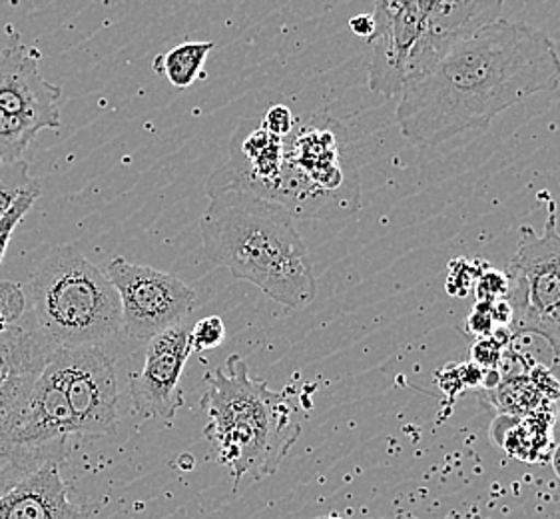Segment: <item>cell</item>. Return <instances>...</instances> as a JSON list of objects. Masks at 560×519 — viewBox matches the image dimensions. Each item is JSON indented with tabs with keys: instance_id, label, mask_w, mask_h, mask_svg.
<instances>
[{
	"instance_id": "6da1fadb",
	"label": "cell",
	"mask_w": 560,
	"mask_h": 519,
	"mask_svg": "<svg viewBox=\"0 0 560 519\" xmlns=\"http://www.w3.org/2000/svg\"><path fill=\"white\" fill-rule=\"evenodd\" d=\"M560 84L559 50L535 26L499 19L463 38L399 94L397 125L415 145L439 147Z\"/></svg>"
},
{
	"instance_id": "7a4b0ae2",
	"label": "cell",
	"mask_w": 560,
	"mask_h": 519,
	"mask_svg": "<svg viewBox=\"0 0 560 519\" xmlns=\"http://www.w3.org/2000/svg\"><path fill=\"white\" fill-rule=\"evenodd\" d=\"M208 198L200 232L213 266L254 284L278 304H312L317 280L310 250L293 224L295 218L278 204L240 191Z\"/></svg>"
},
{
	"instance_id": "3957f363",
	"label": "cell",
	"mask_w": 560,
	"mask_h": 519,
	"mask_svg": "<svg viewBox=\"0 0 560 519\" xmlns=\"http://www.w3.org/2000/svg\"><path fill=\"white\" fill-rule=\"evenodd\" d=\"M203 429L218 462L234 480L259 482L276 474L302 434L290 397L249 376L242 356H230L224 368L206 372Z\"/></svg>"
},
{
	"instance_id": "277c9868",
	"label": "cell",
	"mask_w": 560,
	"mask_h": 519,
	"mask_svg": "<svg viewBox=\"0 0 560 519\" xmlns=\"http://www.w3.org/2000/svg\"><path fill=\"white\" fill-rule=\"evenodd\" d=\"M23 290L26 326L50 350L113 351L120 344L122 308L118 292L108 274L72 244L52 250Z\"/></svg>"
},
{
	"instance_id": "5b68a950",
	"label": "cell",
	"mask_w": 560,
	"mask_h": 519,
	"mask_svg": "<svg viewBox=\"0 0 560 519\" xmlns=\"http://www.w3.org/2000/svg\"><path fill=\"white\" fill-rule=\"evenodd\" d=\"M264 200L293 218L339 220L361 206L359 174L349 152L346 128L317 114L283 138V166Z\"/></svg>"
},
{
	"instance_id": "8992f818",
	"label": "cell",
	"mask_w": 560,
	"mask_h": 519,
	"mask_svg": "<svg viewBox=\"0 0 560 519\" xmlns=\"http://www.w3.org/2000/svg\"><path fill=\"white\" fill-rule=\"evenodd\" d=\"M547 203L545 232L521 228V242L509 266L506 300L513 308L511 332H538L560 351V232L557 204L549 194H538ZM560 380V378H559Z\"/></svg>"
},
{
	"instance_id": "52a82bcc",
	"label": "cell",
	"mask_w": 560,
	"mask_h": 519,
	"mask_svg": "<svg viewBox=\"0 0 560 519\" xmlns=\"http://www.w3.org/2000/svg\"><path fill=\"white\" fill-rule=\"evenodd\" d=\"M106 274L120 298L122 338L132 346H147L196 310V292L168 272L116 256L108 262Z\"/></svg>"
},
{
	"instance_id": "ba28073f",
	"label": "cell",
	"mask_w": 560,
	"mask_h": 519,
	"mask_svg": "<svg viewBox=\"0 0 560 519\" xmlns=\"http://www.w3.org/2000/svg\"><path fill=\"white\" fill-rule=\"evenodd\" d=\"M48 366L57 373L82 436H116L122 424V394L116 358L104 348L55 350Z\"/></svg>"
},
{
	"instance_id": "9c48e42d",
	"label": "cell",
	"mask_w": 560,
	"mask_h": 519,
	"mask_svg": "<svg viewBox=\"0 0 560 519\" xmlns=\"http://www.w3.org/2000/svg\"><path fill=\"white\" fill-rule=\"evenodd\" d=\"M431 2L427 0H382L373 12V34L368 38L371 55L370 89L383 96H399L415 50L423 38Z\"/></svg>"
},
{
	"instance_id": "30bf717a",
	"label": "cell",
	"mask_w": 560,
	"mask_h": 519,
	"mask_svg": "<svg viewBox=\"0 0 560 519\" xmlns=\"http://www.w3.org/2000/svg\"><path fill=\"white\" fill-rule=\"evenodd\" d=\"M190 322L158 334L142 350V366L130 376V397L144 419L172 422L184 406L182 373L190 358Z\"/></svg>"
},
{
	"instance_id": "8fae6325",
	"label": "cell",
	"mask_w": 560,
	"mask_h": 519,
	"mask_svg": "<svg viewBox=\"0 0 560 519\" xmlns=\"http://www.w3.org/2000/svg\"><path fill=\"white\" fill-rule=\"evenodd\" d=\"M40 53L12 34L0 50V111L38 130L60 128V96L57 84L38 70Z\"/></svg>"
},
{
	"instance_id": "7c38bea8",
	"label": "cell",
	"mask_w": 560,
	"mask_h": 519,
	"mask_svg": "<svg viewBox=\"0 0 560 519\" xmlns=\"http://www.w3.org/2000/svg\"><path fill=\"white\" fill-rule=\"evenodd\" d=\"M74 434H79V429L68 406L67 394L55 370L46 364L12 428L9 446H43L67 440Z\"/></svg>"
},
{
	"instance_id": "4fadbf2b",
	"label": "cell",
	"mask_w": 560,
	"mask_h": 519,
	"mask_svg": "<svg viewBox=\"0 0 560 519\" xmlns=\"http://www.w3.org/2000/svg\"><path fill=\"white\" fill-rule=\"evenodd\" d=\"M65 462H48L0 496V519H90L70 499L62 477Z\"/></svg>"
},
{
	"instance_id": "5bb4252c",
	"label": "cell",
	"mask_w": 560,
	"mask_h": 519,
	"mask_svg": "<svg viewBox=\"0 0 560 519\" xmlns=\"http://www.w3.org/2000/svg\"><path fill=\"white\" fill-rule=\"evenodd\" d=\"M552 419V414L547 410H538L523 418L504 414L503 418L493 422L491 438L516 460L537 463L547 460Z\"/></svg>"
},
{
	"instance_id": "9a60e30c",
	"label": "cell",
	"mask_w": 560,
	"mask_h": 519,
	"mask_svg": "<svg viewBox=\"0 0 560 519\" xmlns=\"http://www.w3.org/2000/svg\"><path fill=\"white\" fill-rule=\"evenodd\" d=\"M52 351L24 322L0 332V385L21 373L43 372Z\"/></svg>"
},
{
	"instance_id": "2e32d148",
	"label": "cell",
	"mask_w": 560,
	"mask_h": 519,
	"mask_svg": "<svg viewBox=\"0 0 560 519\" xmlns=\"http://www.w3.org/2000/svg\"><path fill=\"white\" fill-rule=\"evenodd\" d=\"M67 440L43 446H0V496L36 468L48 462H67Z\"/></svg>"
},
{
	"instance_id": "e0dca14e",
	"label": "cell",
	"mask_w": 560,
	"mask_h": 519,
	"mask_svg": "<svg viewBox=\"0 0 560 519\" xmlns=\"http://www.w3.org/2000/svg\"><path fill=\"white\" fill-rule=\"evenodd\" d=\"M213 46V43H182L154 58V70L166 77L172 86L188 89L203 77V65Z\"/></svg>"
},
{
	"instance_id": "ac0fdd59",
	"label": "cell",
	"mask_w": 560,
	"mask_h": 519,
	"mask_svg": "<svg viewBox=\"0 0 560 519\" xmlns=\"http://www.w3.org/2000/svg\"><path fill=\"white\" fill-rule=\"evenodd\" d=\"M40 373L43 372L21 373L0 385V446H9L12 428Z\"/></svg>"
},
{
	"instance_id": "d6986e66",
	"label": "cell",
	"mask_w": 560,
	"mask_h": 519,
	"mask_svg": "<svg viewBox=\"0 0 560 519\" xmlns=\"http://www.w3.org/2000/svg\"><path fill=\"white\" fill-rule=\"evenodd\" d=\"M34 136V128L0 111V166L23 160V154L26 148L31 147Z\"/></svg>"
},
{
	"instance_id": "ffe728a7",
	"label": "cell",
	"mask_w": 560,
	"mask_h": 519,
	"mask_svg": "<svg viewBox=\"0 0 560 519\" xmlns=\"http://www.w3.org/2000/svg\"><path fill=\"white\" fill-rule=\"evenodd\" d=\"M40 194H43L40 182L33 178V181L28 182V186L24 188L23 193H21V196L14 200L11 210L0 218V262H2L4 254H7V249H9V242H11L14 230L21 224L24 216L31 212V208L38 200Z\"/></svg>"
},
{
	"instance_id": "44dd1931",
	"label": "cell",
	"mask_w": 560,
	"mask_h": 519,
	"mask_svg": "<svg viewBox=\"0 0 560 519\" xmlns=\"http://www.w3.org/2000/svg\"><path fill=\"white\" fill-rule=\"evenodd\" d=\"M33 178L28 176L26 160L0 166V218L11 210L12 204L21 196Z\"/></svg>"
},
{
	"instance_id": "7402d4cb",
	"label": "cell",
	"mask_w": 560,
	"mask_h": 519,
	"mask_svg": "<svg viewBox=\"0 0 560 519\" xmlns=\"http://www.w3.org/2000/svg\"><path fill=\"white\" fill-rule=\"evenodd\" d=\"M26 316V298L21 284L0 282V332L19 326Z\"/></svg>"
},
{
	"instance_id": "603a6c76",
	"label": "cell",
	"mask_w": 560,
	"mask_h": 519,
	"mask_svg": "<svg viewBox=\"0 0 560 519\" xmlns=\"http://www.w3.org/2000/svg\"><path fill=\"white\" fill-rule=\"evenodd\" d=\"M225 339V324L220 316H206L191 326V351H210L220 348Z\"/></svg>"
},
{
	"instance_id": "cb8c5ba5",
	"label": "cell",
	"mask_w": 560,
	"mask_h": 519,
	"mask_svg": "<svg viewBox=\"0 0 560 519\" xmlns=\"http://www.w3.org/2000/svg\"><path fill=\"white\" fill-rule=\"evenodd\" d=\"M475 292L481 304H494L499 300H504L509 293V276L499 270L479 272Z\"/></svg>"
},
{
	"instance_id": "d4e9b609",
	"label": "cell",
	"mask_w": 560,
	"mask_h": 519,
	"mask_svg": "<svg viewBox=\"0 0 560 519\" xmlns=\"http://www.w3.org/2000/svg\"><path fill=\"white\" fill-rule=\"evenodd\" d=\"M261 128H266L269 135L280 136V138H288L292 135L293 128H295V116L292 111L283 104H276L268 108V113L264 114L261 118Z\"/></svg>"
},
{
	"instance_id": "484cf974",
	"label": "cell",
	"mask_w": 560,
	"mask_h": 519,
	"mask_svg": "<svg viewBox=\"0 0 560 519\" xmlns=\"http://www.w3.org/2000/svg\"><path fill=\"white\" fill-rule=\"evenodd\" d=\"M504 348L501 344L494 342L493 336L489 338L477 339V344L472 346V364L479 366L481 370H499V364L503 360Z\"/></svg>"
},
{
	"instance_id": "4316f807",
	"label": "cell",
	"mask_w": 560,
	"mask_h": 519,
	"mask_svg": "<svg viewBox=\"0 0 560 519\" xmlns=\"http://www.w3.org/2000/svg\"><path fill=\"white\" fill-rule=\"evenodd\" d=\"M467 327H469V332L475 334L477 338H489L491 334H493L494 322L493 314H491V304H477V308L472 310L471 316H469V322H467Z\"/></svg>"
},
{
	"instance_id": "83f0119b",
	"label": "cell",
	"mask_w": 560,
	"mask_h": 519,
	"mask_svg": "<svg viewBox=\"0 0 560 519\" xmlns=\"http://www.w3.org/2000/svg\"><path fill=\"white\" fill-rule=\"evenodd\" d=\"M349 26L353 28V33L359 34V36H363L365 41L370 38L371 34H373V28H375V23H373V16H368V14H359L355 16Z\"/></svg>"
},
{
	"instance_id": "f1b7e54d",
	"label": "cell",
	"mask_w": 560,
	"mask_h": 519,
	"mask_svg": "<svg viewBox=\"0 0 560 519\" xmlns=\"http://www.w3.org/2000/svg\"><path fill=\"white\" fill-rule=\"evenodd\" d=\"M552 470H555V474L559 475L560 480V446L552 453Z\"/></svg>"
},
{
	"instance_id": "f546056e",
	"label": "cell",
	"mask_w": 560,
	"mask_h": 519,
	"mask_svg": "<svg viewBox=\"0 0 560 519\" xmlns=\"http://www.w3.org/2000/svg\"><path fill=\"white\" fill-rule=\"evenodd\" d=\"M315 519H343V518H337V516H319V518Z\"/></svg>"
},
{
	"instance_id": "4dcf8cb0",
	"label": "cell",
	"mask_w": 560,
	"mask_h": 519,
	"mask_svg": "<svg viewBox=\"0 0 560 519\" xmlns=\"http://www.w3.org/2000/svg\"><path fill=\"white\" fill-rule=\"evenodd\" d=\"M407 519H417V518H415V516H411V514H409V516H407Z\"/></svg>"
},
{
	"instance_id": "1f68e13d",
	"label": "cell",
	"mask_w": 560,
	"mask_h": 519,
	"mask_svg": "<svg viewBox=\"0 0 560 519\" xmlns=\"http://www.w3.org/2000/svg\"><path fill=\"white\" fill-rule=\"evenodd\" d=\"M559 416H560V410H559Z\"/></svg>"
},
{
	"instance_id": "d6a6232c",
	"label": "cell",
	"mask_w": 560,
	"mask_h": 519,
	"mask_svg": "<svg viewBox=\"0 0 560 519\" xmlns=\"http://www.w3.org/2000/svg\"><path fill=\"white\" fill-rule=\"evenodd\" d=\"M559 382H560V380H559Z\"/></svg>"
}]
</instances>
